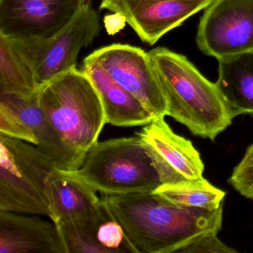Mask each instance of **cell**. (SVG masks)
<instances>
[{
	"instance_id": "obj_8",
	"label": "cell",
	"mask_w": 253,
	"mask_h": 253,
	"mask_svg": "<svg viewBox=\"0 0 253 253\" xmlns=\"http://www.w3.org/2000/svg\"><path fill=\"white\" fill-rule=\"evenodd\" d=\"M200 20L196 41L217 60L253 51V0H214Z\"/></svg>"
},
{
	"instance_id": "obj_14",
	"label": "cell",
	"mask_w": 253,
	"mask_h": 253,
	"mask_svg": "<svg viewBox=\"0 0 253 253\" xmlns=\"http://www.w3.org/2000/svg\"><path fill=\"white\" fill-rule=\"evenodd\" d=\"M26 214L0 210V253H64L57 225Z\"/></svg>"
},
{
	"instance_id": "obj_19",
	"label": "cell",
	"mask_w": 253,
	"mask_h": 253,
	"mask_svg": "<svg viewBox=\"0 0 253 253\" xmlns=\"http://www.w3.org/2000/svg\"><path fill=\"white\" fill-rule=\"evenodd\" d=\"M154 192L180 207L207 210H217L226 195L204 177L177 184H161Z\"/></svg>"
},
{
	"instance_id": "obj_9",
	"label": "cell",
	"mask_w": 253,
	"mask_h": 253,
	"mask_svg": "<svg viewBox=\"0 0 253 253\" xmlns=\"http://www.w3.org/2000/svg\"><path fill=\"white\" fill-rule=\"evenodd\" d=\"M91 0H0V35L8 39L48 38Z\"/></svg>"
},
{
	"instance_id": "obj_16",
	"label": "cell",
	"mask_w": 253,
	"mask_h": 253,
	"mask_svg": "<svg viewBox=\"0 0 253 253\" xmlns=\"http://www.w3.org/2000/svg\"><path fill=\"white\" fill-rule=\"evenodd\" d=\"M49 218L55 224L77 218L95 208L100 201L88 183L75 171L56 168L45 180Z\"/></svg>"
},
{
	"instance_id": "obj_1",
	"label": "cell",
	"mask_w": 253,
	"mask_h": 253,
	"mask_svg": "<svg viewBox=\"0 0 253 253\" xmlns=\"http://www.w3.org/2000/svg\"><path fill=\"white\" fill-rule=\"evenodd\" d=\"M103 198L138 253H187L221 230L223 204L215 210L180 207L154 191Z\"/></svg>"
},
{
	"instance_id": "obj_3",
	"label": "cell",
	"mask_w": 253,
	"mask_h": 253,
	"mask_svg": "<svg viewBox=\"0 0 253 253\" xmlns=\"http://www.w3.org/2000/svg\"><path fill=\"white\" fill-rule=\"evenodd\" d=\"M40 106L65 143L86 155L106 123L103 103L82 70L71 69L41 85Z\"/></svg>"
},
{
	"instance_id": "obj_5",
	"label": "cell",
	"mask_w": 253,
	"mask_h": 253,
	"mask_svg": "<svg viewBox=\"0 0 253 253\" xmlns=\"http://www.w3.org/2000/svg\"><path fill=\"white\" fill-rule=\"evenodd\" d=\"M56 168L35 145L0 134V210L49 217L45 180Z\"/></svg>"
},
{
	"instance_id": "obj_12",
	"label": "cell",
	"mask_w": 253,
	"mask_h": 253,
	"mask_svg": "<svg viewBox=\"0 0 253 253\" xmlns=\"http://www.w3.org/2000/svg\"><path fill=\"white\" fill-rule=\"evenodd\" d=\"M56 225L64 253H138L103 198L86 214Z\"/></svg>"
},
{
	"instance_id": "obj_17",
	"label": "cell",
	"mask_w": 253,
	"mask_h": 253,
	"mask_svg": "<svg viewBox=\"0 0 253 253\" xmlns=\"http://www.w3.org/2000/svg\"><path fill=\"white\" fill-rule=\"evenodd\" d=\"M215 83L232 119L253 115V51L218 60Z\"/></svg>"
},
{
	"instance_id": "obj_11",
	"label": "cell",
	"mask_w": 253,
	"mask_h": 253,
	"mask_svg": "<svg viewBox=\"0 0 253 253\" xmlns=\"http://www.w3.org/2000/svg\"><path fill=\"white\" fill-rule=\"evenodd\" d=\"M214 0H101L100 9L122 18L140 40L154 45L166 34Z\"/></svg>"
},
{
	"instance_id": "obj_18",
	"label": "cell",
	"mask_w": 253,
	"mask_h": 253,
	"mask_svg": "<svg viewBox=\"0 0 253 253\" xmlns=\"http://www.w3.org/2000/svg\"><path fill=\"white\" fill-rule=\"evenodd\" d=\"M40 88L32 69L9 40L0 35V93L29 97Z\"/></svg>"
},
{
	"instance_id": "obj_4",
	"label": "cell",
	"mask_w": 253,
	"mask_h": 253,
	"mask_svg": "<svg viewBox=\"0 0 253 253\" xmlns=\"http://www.w3.org/2000/svg\"><path fill=\"white\" fill-rule=\"evenodd\" d=\"M75 173L104 196L151 192L161 185L137 136L97 142Z\"/></svg>"
},
{
	"instance_id": "obj_10",
	"label": "cell",
	"mask_w": 253,
	"mask_h": 253,
	"mask_svg": "<svg viewBox=\"0 0 253 253\" xmlns=\"http://www.w3.org/2000/svg\"><path fill=\"white\" fill-rule=\"evenodd\" d=\"M156 169L161 184L203 178L204 164L192 142L176 134L164 118L154 119L136 133Z\"/></svg>"
},
{
	"instance_id": "obj_15",
	"label": "cell",
	"mask_w": 253,
	"mask_h": 253,
	"mask_svg": "<svg viewBox=\"0 0 253 253\" xmlns=\"http://www.w3.org/2000/svg\"><path fill=\"white\" fill-rule=\"evenodd\" d=\"M82 71L98 92L107 124L121 127L143 126L153 121L144 105L112 80L95 60L85 57Z\"/></svg>"
},
{
	"instance_id": "obj_2",
	"label": "cell",
	"mask_w": 253,
	"mask_h": 253,
	"mask_svg": "<svg viewBox=\"0 0 253 253\" xmlns=\"http://www.w3.org/2000/svg\"><path fill=\"white\" fill-rule=\"evenodd\" d=\"M149 54L167 99V116L194 135L215 140L232 121L216 84L182 54L163 47Z\"/></svg>"
},
{
	"instance_id": "obj_21",
	"label": "cell",
	"mask_w": 253,
	"mask_h": 253,
	"mask_svg": "<svg viewBox=\"0 0 253 253\" xmlns=\"http://www.w3.org/2000/svg\"><path fill=\"white\" fill-rule=\"evenodd\" d=\"M228 182L242 196L253 200V144L247 148Z\"/></svg>"
},
{
	"instance_id": "obj_13",
	"label": "cell",
	"mask_w": 253,
	"mask_h": 253,
	"mask_svg": "<svg viewBox=\"0 0 253 253\" xmlns=\"http://www.w3.org/2000/svg\"><path fill=\"white\" fill-rule=\"evenodd\" d=\"M0 101L14 109L29 126L36 137V147L57 169L75 171L82 167L85 155L69 147L51 125L40 106L38 91L29 97L0 93Z\"/></svg>"
},
{
	"instance_id": "obj_20",
	"label": "cell",
	"mask_w": 253,
	"mask_h": 253,
	"mask_svg": "<svg viewBox=\"0 0 253 253\" xmlns=\"http://www.w3.org/2000/svg\"><path fill=\"white\" fill-rule=\"evenodd\" d=\"M0 134L37 145L36 137L18 114L0 101Z\"/></svg>"
},
{
	"instance_id": "obj_7",
	"label": "cell",
	"mask_w": 253,
	"mask_h": 253,
	"mask_svg": "<svg viewBox=\"0 0 253 253\" xmlns=\"http://www.w3.org/2000/svg\"><path fill=\"white\" fill-rule=\"evenodd\" d=\"M117 84L138 99L154 119L167 116V102L149 52L138 47L115 43L88 55Z\"/></svg>"
},
{
	"instance_id": "obj_6",
	"label": "cell",
	"mask_w": 253,
	"mask_h": 253,
	"mask_svg": "<svg viewBox=\"0 0 253 253\" xmlns=\"http://www.w3.org/2000/svg\"><path fill=\"white\" fill-rule=\"evenodd\" d=\"M100 31L98 14L88 5L52 37L8 39L32 69L41 86L76 68L81 50L92 43Z\"/></svg>"
}]
</instances>
